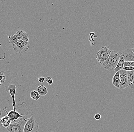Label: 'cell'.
Wrapping results in <instances>:
<instances>
[{
  "mask_svg": "<svg viewBox=\"0 0 134 132\" xmlns=\"http://www.w3.org/2000/svg\"><path fill=\"white\" fill-rule=\"evenodd\" d=\"M120 56L119 52L112 50L108 58L101 64V66L107 70H114L117 66Z\"/></svg>",
  "mask_w": 134,
  "mask_h": 132,
  "instance_id": "obj_1",
  "label": "cell"
},
{
  "mask_svg": "<svg viewBox=\"0 0 134 132\" xmlns=\"http://www.w3.org/2000/svg\"><path fill=\"white\" fill-rule=\"evenodd\" d=\"M28 119L21 118L18 122L12 123L9 127L5 128L6 132H23L25 124Z\"/></svg>",
  "mask_w": 134,
  "mask_h": 132,
  "instance_id": "obj_2",
  "label": "cell"
},
{
  "mask_svg": "<svg viewBox=\"0 0 134 132\" xmlns=\"http://www.w3.org/2000/svg\"><path fill=\"white\" fill-rule=\"evenodd\" d=\"M10 43L13 44L22 41H29V35L26 31L19 30L14 35L8 36Z\"/></svg>",
  "mask_w": 134,
  "mask_h": 132,
  "instance_id": "obj_3",
  "label": "cell"
},
{
  "mask_svg": "<svg viewBox=\"0 0 134 132\" xmlns=\"http://www.w3.org/2000/svg\"><path fill=\"white\" fill-rule=\"evenodd\" d=\"M39 125L33 116L29 118L25 124L23 132H39Z\"/></svg>",
  "mask_w": 134,
  "mask_h": 132,
  "instance_id": "obj_4",
  "label": "cell"
},
{
  "mask_svg": "<svg viewBox=\"0 0 134 132\" xmlns=\"http://www.w3.org/2000/svg\"><path fill=\"white\" fill-rule=\"evenodd\" d=\"M111 51L108 46H105L100 48L96 55L97 61L101 65L103 64L108 58Z\"/></svg>",
  "mask_w": 134,
  "mask_h": 132,
  "instance_id": "obj_5",
  "label": "cell"
},
{
  "mask_svg": "<svg viewBox=\"0 0 134 132\" xmlns=\"http://www.w3.org/2000/svg\"><path fill=\"white\" fill-rule=\"evenodd\" d=\"M14 51L18 53H23L27 52L30 45V42L22 41L12 44Z\"/></svg>",
  "mask_w": 134,
  "mask_h": 132,
  "instance_id": "obj_6",
  "label": "cell"
},
{
  "mask_svg": "<svg viewBox=\"0 0 134 132\" xmlns=\"http://www.w3.org/2000/svg\"><path fill=\"white\" fill-rule=\"evenodd\" d=\"M119 73L120 87L119 89H124L126 87H129L127 72L126 71L121 70L119 71Z\"/></svg>",
  "mask_w": 134,
  "mask_h": 132,
  "instance_id": "obj_7",
  "label": "cell"
},
{
  "mask_svg": "<svg viewBox=\"0 0 134 132\" xmlns=\"http://www.w3.org/2000/svg\"><path fill=\"white\" fill-rule=\"evenodd\" d=\"M19 86H16L15 85H9L8 89L6 91L7 92H8V91H9L10 95L11 96L12 98V103L13 110L15 111H16L15 100V95L16 91V90L18 87H19Z\"/></svg>",
  "mask_w": 134,
  "mask_h": 132,
  "instance_id": "obj_8",
  "label": "cell"
},
{
  "mask_svg": "<svg viewBox=\"0 0 134 132\" xmlns=\"http://www.w3.org/2000/svg\"><path fill=\"white\" fill-rule=\"evenodd\" d=\"M121 56L124 57L125 61L134 62V53L132 49L125 50L121 53Z\"/></svg>",
  "mask_w": 134,
  "mask_h": 132,
  "instance_id": "obj_9",
  "label": "cell"
},
{
  "mask_svg": "<svg viewBox=\"0 0 134 132\" xmlns=\"http://www.w3.org/2000/svg\"><path fill=\"white\" fill-rule=\"evenodd\" d=\"M12 122H15L16 121L18 118H23L25 117V115H23L20 114L18 112L16 111L13 110L10 111V112L7 113V115Z\"/></svg>",
  "mask_w": 134,
  "mask_h": 132,
  "instance_id": "obj_10",
  "label": "cell"
},
{
  "mask_svg": "<svg viewBox=\"0 0 134 132\" xmlns=\"http://www.w3.org/2000/svg\"><path fill=\"white\" fill-rule=\"evenodd\" d=\"M1 124L4 128L9 127L12 123V121L7 115L4 116L0 118Z\"/></svg>",
  "mask_w": 134,
  "mask_h": 132,
  "instance_id": "obj_11",
  "label": "cell"
},
{
  "mask_svg": "<svg viewBox=\"0 0 134 132\" xmlns=\"http://www.w3.org/2000/svg\"><path fill=\"white\" fill-rule=\"evenodd\" d=\"M129 87L130 89H134V70L127 71Z\"/></svg>",
  "mask_w": 134,
  "mask_h": 132,
  "instance_id": "obj_12",
  "label": "cell"
},
{
  "mask_svg": "<svg viewBox=\"0 0 134 132\" xmlns=\"http://www.w3.org/2000/svg\"><path fill=\"white\" fill-rule=\"evenodd\" d=\"M125 62V60L123 56L121 55L120 57L117 66H116V68H115V69L114 70V71L115 73L123 69L124 67V65Z\"/></svg>",
  "mask_w": 134,
  "mask_h": 132,
  "instance_id": "obj_13",
  "label": "cell"
},
{
  "mask_svg": "<svg viewBox=\"0 0 134 132\" xmlns=\"http://www.w3.org/2000/svg\"><path fill=\"white\" fill-rule=\"evenodd\" d=\"M119 80L120 73L119 71L115 73L112 80V83L113 85L118 89L120 87Z\"/></svg>",
  "mask_w": 134,
  "mask_h": 132,
  "instance_id": "obj_14",
  "label": "cell"
},
{
  "mask_svg": "<svg viewBox=\"0 0 134 132\" xmlns=\"http://www.w3.org/2000/svg\"><path fill=\"white\" fill-rule=\"evenodd\" d=\"M37 91L42 96H44L48 93V90L47 87L43 85H41L38 86L37 88Z\"/></svg>",
  "mask_w": 134,
  "mask_h": 132,
  "instance_id": "obj_15",
  "label": "cell"
},
{
  "mask_svg": "<svg viewBox=\"0 0 134 132\" xmlns=\"http://www.w3.org/2000/svg\"><path fill=\"white\" fill-rule=\"evenodd\" d=\"M30 97L32 100L37 101L41 97V95L39 94L37 91L33 90L30 93Z\"/></svg>",
  "mask_w": 134,
  "mask_h": 132,
  "instance_id": "obj_16",
  "label": "cell"
},
{
  "mask_svg": "<svg viewBox=\"0 0 134 132\" xmlns=\"http://www.w3.org/2000/svg\"><path fill=\"white\" fill-rule=\"evenodd\" d=\"M131 66L134 67V62H130V61H125L124 67L126 66Z\"/></svg>",
  "mask_w": 134,
  "mask_h": 132,
  "instance_id": "obj_17",
  "label": "cell"
},
{
  "mask_svg": "<svg viewBox=\"0 0 134 132\" xmlns=\"http://www.w3.org/2000/svg\"><path fill=\"white\" fill-rule=\"evenodd\" d=\"M46 82L48 84V85L50 86L53 83V80L50 77H47L46 79Z\"/></svg>",
  "mask_w": 134,
  "mask_h": 132,
  "instance_id": "obj_18",
  "label": "cell"
},
{
  "mask_svg": "<svg viewBox=\"0 0 134 132\" xmlns=\"http://www.w3.org/2000/svg\"><path fill=\"white\" fill-rule=\"evenodd\" d=\"M124 70L126 71H131L134 70V66H126V67H124L123 69Z\"/></svg>",
  "mask_w": 134,
  "mask_h": 132,
  "instance_id": "obj_19",
  "label": "cell"
},
{
  "mask_svg": "<svg viewBox=\"0 0 134 132\" xmlns=\"http://www.w3.org/2000/svg\"><path fill=\"white\" fill-rule=\"evenodd\" d=\"M94 119L96 120H99L101 119V116L99 113H96L94 117Z\"/></svg>",
  "mask_w": 134,
  "mask_h": 132,
  "instance_id": "obj_20",
  "label": "cell"
},
{
  "mask_svg": "<svg viewBox=\"0 0 134 132\" xmlns=\"http://www.w3.org/2000/svg\"><path fill=\"white\" fill-rule=\"evenodd\" d=\"M45 80H46V79L44 77H42V76L39 77L38 78V81L41 83H42L44 82Z\"/></svg>",
  "mask_w": 134,
  "mask_h": 132,
  "instance_id": "obj_21",
  "label": "cell"
},
{
  "mask_svg": "<svg viewBox=\"0 0 134 132\" xmlns=\"http://www.w3.org/2000/svg\"><path fill=\"white\" fill-rule=\"evenodd\" d=\"M1 45L2 44H0V47H1ZM5 52H4V57L2 58H0V60H4V59H5Z\"/></svg>",
  "mask_w": 134,
  "mask_h": 132,
  "instance_id": "obj_22",
  "label": "cell"
},
{
  "mask_svg": "<svg viewBox=\"0 0 134 132\" xmlns=\"http://www.w3.org/2000/svg\"><path fill=\"white\" fill-rule=\"evenodd\" d=\"M1 114H2L1 110V108H0V116H1Z\"/></svg>",
  "mask_w": 134,
  "mask_h": 132,
  "instance_id": "obj_23",
  "label": "cell"
},
{
  "mask_svg": "<svg viewBox=\"0 0 134 132\" xmlns=\"http://www.w3.org/2000/svg\"><path fill=\"white\" fill-rule=\"evenodd\" d=\"M2 85H3V84H2V83L1 82V81H0V86H1Z\"/></svg>",
  "mask_w": 134,
  "mask_h": 132,
  "instance_id": "obj_24",
  "label": "cell"
},
{
  "mask_svg": "<svg viewBox=\"0 0 134 132\" xmlns=\"http://www.w3.org/2000/svg\"><path fill=\"white\" fill-rule=\"evenodd\" d=\"M132 49V51H133V53H134V47L133 49Z\"/></svg>",
  "mask_w": 134,
  "mask_h": 132,
  "instance_id": "obj_25",
  "label": "cell"
}]
</instances>
